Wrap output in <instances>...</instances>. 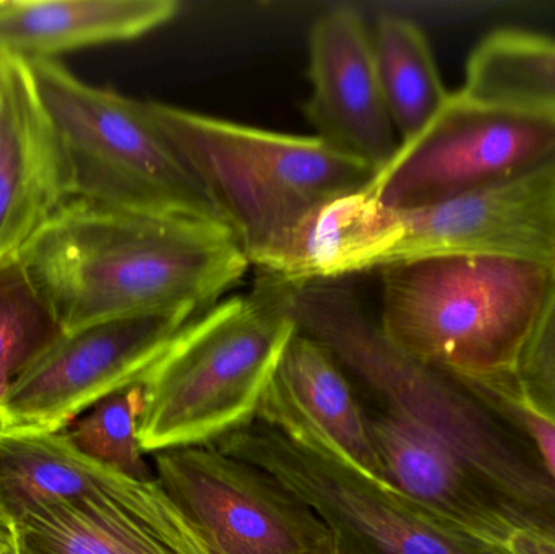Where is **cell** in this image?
<instances>
[{"label":"cell","instance_id":"obj_1","mask_svg":"<svg viewBox=\"0 0 555 554\" xmlns=\"http://www.w3.org/2000/svg\"><path fill=\"white\" fill-rule=\"evenodd\" d=\"M16 257L64 334L149 312L198 314L250 267L227 223L83 198L52 215Z\"/></svg>","mask_w":555,"mask_h":554},{"label":"cell","instance_id":"obj_2","mask_svg":"<svg viewBox=\"0 0 555 554\" xmlns=\"http://www.w3.org/2000/svg\"><path fill=\"white\" fill-rule=\"evenodd\" d=\"M299 324L380 397L385 410L439 436L499 500L533 523L555 526V484L527 436L465 384L393 347L351 288L310 293Z\"/></svg>","mask_w":555,"mask_h":554},{"label":"cell","instance_id":"obj_18","mask_svg":"<svg viewBox=\"0 0 555 554\" xmlns=\"http://www.w3.org/2000/svg\"><path fill=\"white\" fill-rule=\"evenodd\" d=\"M175 0H0V55L57 61L91 46L132 41L178 15Z\"/></svg>","mask_w":555,"mask_h":554},{"label":"cell","instance_id":"obj_20","mask_svg":"<svg viewBox=\"0 0 555 554\" xmlns=\"http://www.w3.org/2000/svg\"><path fill=\"white\" fill-rule=\"evenodd\" d=\"M463 93L476 100L555 114V38L495 29L466 62Z\"/></svg>","mask_w":555,"mask_h":554},{"label":"cell","instance_id":"obj_12","mask_svg":"<svg viewBox=\"0 0 555 554\" xmlns=\"http://www.w3.org/2000/svg\"><path fill=\"white\" fill-rule=\"evenodd\" d=\"M312 94L306 114L317 136L375 171L401 146L382 93L372 35L356 10H330L310 31Z\"/></svg>","mask_w":555,"mask_h":554},{"label":"cell","instance_id":"obj_23","mask_svg":"<svg viewBox=\"0 0 555 554\" xmlns=\"http://www.w3.org/2000/svg\"><path fill=\"white\" fill-rule=\"evenodd\" d=\"M525 402L555 423V280L514 374Z\"/></svg>","mask_w":555,"mask_h":554},{"label":"cell","instance_id":"obj_25","mask_svg":"<svg viewBox=\"0 0 555 554\" xmlns=\"http://www.w3.org/2000/svg\"><path fill=\"white\" fill-rule=\"evenodd\" d=\"M504 554H555V526L527 524L517 527L501 546Z\"/></svg>","mask_w":555,"mask_h":554},{"label":"cell","instance_id":"obj_6","mask_svg":"<svg viewBox=\"0 0 555 554\" xmlns=\"http://www.w3.org/2000/svg\"><path fill=\"white\" fill-rule=\"evenodd\" d=\"M28 64L64 146L75 198L139 214L227 223L156 123L149 101L88 83L59 59Z\"/></svg>","mask_w":555,"mask_h":554},{"label":"cell","instance_id":"obj_10","mask_svg":"<svg viewBox=\"0 0 555 554\" xmlns=\"http://www.w3.org/2000/svg\"><path fill=\"white\" fill-rule=\"evenodd\" d=\"M198 314L149 312L62 332L7 390L0 428L65 431L101 400L142 386Z\"/></svg>","mask_w":555,"mask_h":554},{"label":"cell","instance_id":"obj_24","mask_svg":"<svg viewBox=\"0 0 555 554\" xmlns=\"http://www.w3.org/2000/svg\"><path fill=\"white\" fill-rule=\"evenodd\" d=\"M462 384L527 436L555 484V423L525 402L514 377Z\"/></svg>","mask_w":555,"mask_h":554},{"label":"cell","instance_id":"obj_11","mask_svg":"<svg viewBox=\"0 0 555 554\" xmlns=\"http://www.w3.org/2000/svg\"><path fill=\"white\" fill-rule=\"evenodd\" d=\"M153 468L211 554H338L309 506L215 446L158 452Z\"/></svg>","mask_w":555,"mask_h":554},{"label":"cell","instance_id":"obj_8","mask_svg":"<svg viewBox=\"0 0 555 554\" xmlns=\"http://www.w3.org/2000/svg\"><path fill=\"white\" fill-rule=\"evenodd\" d=\"M555 163V114L450 93L365 188L388 208L452 201Z\"/></svg>","mask_w":555,"mask_h":554},{"label":"cell","instance_id":"obj_21","mask_svg":"<svg viewBox=\"0 0 555 554\" xmlns=\"http://www.w3.org/2000/svg\"><path fill=\"white\" fill-rule=\"evenodd\" d=\"M61 334L18 257L0 262V402L33 358Z\"/></svg>","mask_w":555,"mask_h":554},{"label":"cell","instance_id":"obj_9","mask_svg":"<svg viewBox=\"0 0 555 554\" xmlns=\"http://www.w3.org/2000/svg\"><path fill=\"white\" fill-rule=\"evenodd\" d=\"M455 254L555 269V163L427 207L388 208L367 194L358 273Z\"/></svg>","mask_w":555,"mask_h":554},{"label":"cell","instance_id":"obj_15","mask_svg":"<svg viewBox=\"0 0 555 554\" xmlns=\"http://www.w3.org/2000/svg\"><path fill=\"white\" fill-rule=\"evenodd\" d=\"M12 530L25 554H211L158 480L139 500L52 504Z\"/></svg>","mask_w":555,"mask_h":554},{"label":"cell","instance_id":"obj_13","mask_svg":"<svg viewBox=\"0 0 555 554\" xmlns=\"http://www.w3.org/2000/svg\"><path fill=\"white\" fill-rule=\"evenodd\" d=\"M0 262L75 198L70 166L26 61L0 55Z\"/></svg>","mask_w":555,"mask_h":554},{"label":"cell","instance_id":"obj_14","mask_svg":"<svg viewBox=\"0 0 555 554\" xmlns=\"http://www.w3.org/2000/svg\"><path fill=\"white\" fill-rule=\"evenodd\" d=\"M369 428L384 480L443 523L499 550L517 527L537 524L492 494L426 426L385 410L369 416Z\"/></svg>","mask_w":555,"mask_h":554},{"label":"cell","instance_id":"obj_27","mask_svg":"<svg viewBox=\"0 0 555 554\" xmlns=\"http://www.w3.org/2000/svg\"><path fill=\"white\" fill-rule=\"evenodd\" d=\"M0 113H2V67H0Z\"/></svg>","mask_w":555,"mask_h":554},{"label":"cell","instance_id":"obj_26","mask_svg":"<svg viewBox=\"0 0 555 554\" xmlns=\"http://www.w3.org/2000/svg\"><path fill=\"white\" fill-rule=\"evenodd\" d=\"M0 554H25L20 546L15 532L0 527Z\"/></svg>","mask_w":555,"mask_h":554},{"label":"cell","instance_id":"obj_4","mask_svg":"<svg viewBox=\"0 0 555 554\" xmlns=\"http://www.w3.org/2000/svg\"><path fill=\"white\" fill-rule=\"evenodd\" d=\"M149 104L260 272L280 259L320 208L364 191L377 175L315 136L272 132L171 104Z\"/></svg>","mask_w":555,"mask_h":554},{"label":"cell","instance_id":"obj_19","mask_svg":"<svg viewBox=\"0 0 555 554\" xmlns=\"http://www.w3.org/2000/svg\"><path fill=\"white\" fill-rule=\"evenodd\" d=\"M382 93L401 143L426 129L450 98L423 29L398 15H382L372 35Z\"/></svg>","mask_w":555,"mask_h":554},{"label":"cell","instance_id":"obj_5","mask_svg":"<svg viewBox=\"0 0 555 554\" xmlns=\"http://www.w3.org/2000/svg\"><path fill=\"white\" fill-rule=\"evenodd\" d=\"M297 331L283 289L266 275L254 295L195 315L143 381V454L215 445L257 418Z\"/></svg>","mask_w":555,"mask_h":554},{"label":"cell","instance_id":"obj_7","mask_svg":"<svg viewBox=\"0 0 555 554\" xmlns=\"http://www.w3.org/2000/svg\"><path fill=\"white\" fill-rule=\"evenodd\" d=\"M211 446L256 465L309 506L338 554H504L359 471L299 423L254 418Z\"/></svg>","mask_w":555,"mask_h":554},{"label":"cell","instance_id":"obj_16","mask_svg":"<svg viewBox=\"0 0 555 554\" xmlns=\"http://www.w3.org/2000/svg\"><path fill=\"white\" fill-rule=\"evenodd\" d=\"M257 418L293 422L315 433L336 455L384 480L369 416L332 351L306 332L291 338Z\"/></svg>","mask_w":555,"mask_h":554},{"label":"cell","instance_id":"obj_22","mask_svg":"<svg viewBox=\"0 0 555 554\" xmlns=\"http://www.w3.org/2000/svg\"><path fill=\"white\" fill-rule=\"evenodd\" d=\"M142 386L107 397L67 429L74 445L94 459L135 480H153L139 442Z\"/></svg>","mask_w":555,"mask_h":554},{"label":"cell","instance_id":"obj_3","mask_svg":"<svg viewBox=\"0 0 555 554\" xmlns=\"http://www.w3.org/2000/svg\"><path fill=\"white\" fill-rule=\"evenodd\" d=\"M380 280L385 338L460 383H479L514 377L555 269L455 254L387 267Z\"/></svg>","mask_w":555,"mask_h":554},{"label":"cell","instance_id":"obj_17","mask_svg":"<svg viewBox=\"0 0 555 554\" xmlns=\"http://www.w3.org/2000/svg\"><path fill=\"white\" fill-rule=\"evenodd\" d=\"M156 485L127 477L80 451L61 433L0 428V527L12 530L28 514L81 500L130 501Z\"/></svg>","mask_w":555,"mask_h":554}]
</instances>
